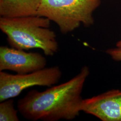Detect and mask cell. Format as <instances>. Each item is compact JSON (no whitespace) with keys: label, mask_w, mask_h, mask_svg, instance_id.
I'll return each mask as SVG.
<instances>
[{"label":"cell","mask_w":121,"mask_h":121,"mask_svg":"<svg viewBox=\"0 0 121 121\" xmlns=\"http://www.w3.org/2000/svg\"><path fill=\"white\" fill-rule=\"evenodd\" d=\"M116 47L121 48V40L118 41L116 43Z\"/></svg>","instance_id":"10"},{"label":"cell","mask_w":121,"mask_h":121,"mask_svg":"<svg viewBox=\"0 0 121 121\" xmlns=\"http://www.w3.org/2000/svg\"><path fill=\"white\" fill-rule=\"evenodd\" d=\"M18 109L14 105L13 98L6 99L0 103V121H19Z\"/></svg>","instance_id":"8"},{"label":"cell","mask_w":121,"mask_h":121,"mask_svg":"<svg viewBox=\"0 0 121 121\" xmlns=\"http://www.w3.org/2000/svg\"><path fill=\"white\" fill-rule=\"evenodd\" d=\"M81 111L102 121H121V91L112 90L83 99Z\"/></svg>","instance_id":"6"},{"label":"cell","mask_w":121,"mask_h":121,"mask_svg":"<svg viewBox=\"0 0 121 121\" xmlns=\"http://www.w3.org/2000/svg\"><path fill=\"white\" fill-rule=\"evenodd\" d=\"M101 0H41L37 15L55 22L63 34L70 33L82 24L93 25V13Z\"/></svg>","instance_id":"3"},{"label":"cell","mask_w":121,"mask_h":121,"mask_svg":"<svg viewBox=\"0 0 121 121\" xmlns=\"http://www.w3.org/2000/svg\"><path fill=\"white\" fill-rule=\"evenodd\" d=\"M46 65V58L38 52L0 47V71L10 70L17 74H26L43 69Z\"/></svg>","instance_id":"5"},{"label":"cell","mask_w":121,"mask_h":121,"mask_svg":"<svg viewBox=\"0 0 121 121\" xmlns=\"http://www.w3.org/2000/svg\"><path fill=\"white\" fill-rule=\"evenodd\" d=\"M61 76L62 72L58 66L22 74L0 71V102L17 97L30 87L52 86L59 82Z\"/></svg>","instance_id":"4"},{"label":"cell","mask_w":121,"mask_h":121,"mask_svg":"<svg viewBox=\"0 0 121 121\" xmlns=\"http://www.w3.org/2000/svg\"><path fill=\"white\" fill-rule=\"evenodd\" d=\"M51 21L39 15L0 18V29L10 47L28 50L39 49L52 56L59 48L55 32L50 29Z\"/></svg>","instance_id":"2"},{"label":"cell","mask_w":121,"mask_h":121,"mask_svg":"<svg viewBox=\"0 0 121 121\" xmlns=\"http://www.w3.org/2000/svg\"><path fill=\"white\" fill-rule=\"evenodd\" d=\"M41 0H0V16L15 17L37 15Z\"/></svg>","instance_id":"7"},{"label":"cell","mask_w":121,"mask_h":121,"mask_svg":"<svg viewBox=\"0 0 121 121\" xmlns=\"http://www.w3.org/2000/svg\"><path fill=\"white\" fill-rule=\"evenodd\" d=\"M106 52L111 56L113 60L121 61V48H109L106 51Z\"/></svg>","instance_id":"9"},{"label":"cell","mask_w":121,"mask_h":121,"mask_svg":"<svg viewBox=\"0 0 121 121\" xmlns=\"http://www.w3.org/2000/svg\"><path fill=\"white\" fill-rule=\"evenodd\" d=\"M90 70L84 66L73 78L43 91L32 90L18 100L22 116L32 121L71 120L79 115L82 89Z\"/></svg>","instance_id":"1"}]
</instances>
